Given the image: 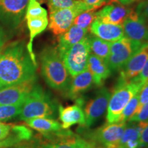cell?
Returning <instances> with one entry per match:
<instances>
[{"label": "cell", "instance_id": "1", "mask_svg": "<svg viewBox=\"0 0 148 148\" xmlns=\"http://www.w3.org/2000/svg\"><path fill=\"white\" fill-rule=\"evenodd\" d=\"M36 63L24 41L17 40L1 48L0 90L12 85L36 82Z\"/></svg>", "mask_w": 148, "mask_h": 148}, {"label": "cell", "instance_id": "2", "mask_svg": "<svg viewBox=\"0 0 148 148\" xmlns=\"http://www.w3.org/2000/svg\"><path fill=\"white\" fill-rule=\"evenodd\" d=\"M41 75L48 86L64 94L71 77L61 59L57 47L49 46L40 54Z\"/></svg>", "mask_w": 148, "mask_h": 148}, {"label": "cell", "instance_id": "3", "mask_svg": "<svg viewBox=\"0 0 148 148\" xmlns=\"http://www.w3.org/2000/svg\"><path fill=\"white\" fill-rule=\"evenodd\" d=\"M89 143L69 129L54 134H39L22 141L14 148H87Z\"/></svg>", "mask_w": 148, "mask_h": 148}, {"label": "cell", "instance_id": "4", "mask_svg": "<svg viewBox=\"0 0 148 148\" xmlns=\"http://www.w3.org/2000/svg\"><path fill=\"white\" fill-rule=\"evenodd\" d=\"M57 104L40 85L34 84L22 106L19 119L23 121L37 117L54 118Z\"/></svg>", "mask_w": 148, "mask_h": 148}, {"label": "cell", "instance_id": "5", "mask_svg": "<svg viewBox=\"0 0 148 148\" xmlns=\"http://www.w3.org/2000/svg\"><path fill=\"white\" fill-rule=\"evenodd\" d=\"M126 123H106L95 130L80 126L77 132L92 148H118Z\"/></svg>", "mask_w": 148, "mask_h": 148}, {"label": "cell", "instance_id": "6", "mask_svg": "<svg viewBox=\"0 0 148 148\" xmlns=\"http://www.w3.org/2000/svg\"><path fill=\"white\" fill-rule=\"evenodd\" d=\"M143 86L136 82L117 80L113 92L110 95L107 108L106 123L118 122L123 109L133 96L141 89Z\"/></svg>", "mask_w": 148, "mask_h": 148}, {"label": "cell", "instance_id": "7", "mask_svg": "<svg viewBox=\"0 0 148 148\" xmlns=\"http://www.w3.org/2000/svg\"><path fill=\"white\" fill-rule=\"evenodd\" d=\"M90 53L88 36H86L77 43L59 54L70 76L73 77L87 70Z\"/></svg>", "mask_w": 148, "mask_h": 148}, {"label": "cell", "instance_id": "8", "mask_svg": "<svg viewBox=\"0 0 148 148\" xmlns=\"http://www.w3.org/2000/svg\"><path fill=\"white\" fill-rule=\"evenodd\" d=\"M143 44L123 36L121 39L111 42L110 54L106 62L112 71H120L131 57Z\"/></svg>", "mask_w": 148, "mask_h": 148}, {"label": "cell", "instance_id": "9", "mask_svg": "<svg viewBox=\"0 0 148 148\" xmlns=\"http://www.w3.org/2000/svg\"><path fill=\"white\" fill-rule=\"evenodd\" d=\"M91 10L86 3L72 8L60 9L49 13V28L56 36H60L73 25L77 16L84 11Z\"/></svg>", "mask_w": 148, "mask_h": 148}, {"label": "cell", "instance_id": "10", "mask_svg": "<svg viewBox=\"0 0 148 148\" xmlns=\"http://www.w3.org/2000/svg\"><path fill=\"white\" fill-rule=\"evenodd\" d=\"M29 1L0 0V22L8 28H16L23 21Z\"/></svg>", "mask_w": 148, "mask_h": 148}, {"label": "cell", "instance_id": "11", "mask_svg": "<svg viewBox=\"0 0 148 148\" xmlns=\"http://www.w3.org/2000/svg\"><path fill=\"white\" fill-rule=\"evenodd\" d=\"M110 92L106 88H101L93 98L83 105L86 123L84 127L89 128L104 114L108 108Z\"/></svg>", "mask_w": 148, "mask_h": 148}, {"label": "cell", "instance_id": "12", "mask_svg": "<svg viewBox=\"0 0 148 148\" xmlns=\"http://www.w3.org/2000/svg\"><path fill=\"white\" fill-rule=\"evenodd\" d=\"M32 136V131L26 125L0 121V148L14 147Z\"/></svg>", "mask_w": 148, "mask_h": 148}, {"label": "cell", "instance_id": "13", "mask_svg": "<svg viewBox=\"0 0 148 148\" xmlns=\"http://www.w3.org/2000/svg\"><path fill=\"white\" fill-rule=\"evenodd\" d=\"M124 36L145 44L148 42V22L135 10H132L122 24Z\"/></svg>", "mask_w": 148, "mask_h": 148}, {"label": "cell", "instance_id": "14", "mask_svg": "<svg viewBox=\"0 0 148 148\" xmlns=\"http://www.w3.org/2000/svg\"><path fill=\"white\" fill-rule=\"evenodd\" d=\"M148 60V42L144 44L120 70L118 80L129 82L141 71Z\"/></svg>", "mask_w": 148, "mask_h": 148}, {"label": "cell", "instance_id": "15", "mask_svg": "<svg viewBox=\"0 0 148 148\" xmlns=\"http://www.w3.org/2000/svg\"><path fill=\"white\" fill-rule=\"evenodd\" d=\"M36 82L12 85L0 90V105L23 104Z\"/></svg>", "mask_w": 148, "mask_h": 148}, {"label": "cell", "instance_id": "16", "mask_svg": "<svg viewBox=\"0 0 148 148\" xmlns=\"http://www.w3.org/2000/svg\"><path fill=\"white\" fill-rule=\"evenodd\" d=\"M114 1L116 3H109L96 12V18L103 23L122 25L132 9Z\"/></svg>", "mask_w": 148, "mask_h": 148}, {"label": "cell", "instance_id": "17", "mask_svg": "<svg viewBox=\"0 0 148 148\" xmlns=\"http://www.w3.org/2000/svg\"><path fill=\"white\" fill-rule=\"evenodd\" d=\"M93 84L91 73L87 69L72 77L69 87L64 95L69 99L75 101L82 97V94L89 90Z\"/></svg>", "mask_w": 148, "mask_h": 148}, {"label": "cell", "instance_id": "18", "mask_svg": "<svg viewBox=\"0 0 148 148\" xmlns=\"http://www.w3.org/2000/svg\"><path fill=\"white\" fill-rule=\"evenodd\" d=\"M90 31L94 36L110 42H115L124 36L121 25L103 23L97 18L90 25Z\"/></svg>", "mask_w": 148, "mask_h": 148}, {"label": "cell", "instance_id": "19", "mask_svg": "<svg viewBox=\"0 0 148 148\" xmlns=\"http://www.w3.org/2000/svg\"><path fill=\"white\" fill-rule=\"evenodd\" d=\"M147 124V122L127 121L118 148H141L140 135Z\"/></svg>", "mask_w": 148, "mask_h": 148}, {"label": "cell", "instance_id": "20", "mask_svg": "<svg viewBox=\"0 0 148 148\" xmlns=\"http://www.w3.org/2000/svg\"><path fill=\"white\" fill-rule=\"evenodd\" d=\"M59 119L62 123L63 129H69L73 125L79 124L80 126H84L86 123L85 114L82 108L79 105L63 107L58 106Z\"/></svg>", "mask_w": 148, "mask_h": 148}, {"label": "cell", "instance_id": "21", "mask_svg": "<svg viewBox=\"0 0 148 148\" xmlns=\"http://www.w3.org/2000/svg\"><path fill=\"white\" fill-rule=\"evenodd\" d=\"M87 69L91 73L94 84L97 86H102L111 73L106 61L91 53L88 58Z\"/></svg>", "mask_w": 148, "mask_h": 148}, {"label": "cell", "instance_id": "22", "mask_svg": "<svg viewBox=\"0 0 148 148\" xmlns=\"http://www.w3.org/2000/svg\"><path fill=\"white\" fill-rule=\"evenodd\" d=\"M88 32L87 29L80 28L74 25H71L68 30L58 37V45L57 47L58 53L64 52L72 45L80 41L86 36Z\"/></svg>", "mask_w": 148, "mask_h": 148}, {"label": "cell", "instance_id": "23", "mask_svg": "<svg viewBox=\"0 0 148 148\" xmlns=\"http://www.w3.org/2000/svg\"><path fill=\"white\" fill-rule=\"evenodd\" d=\"M25 123L29 127L38 131L40 134H54L63 130L62 125L52 118L37 117L26 120Z\"/></svg>", "mask_w": 148, "mask_h": 148}, {"label": "cell", "instance_id": "24", "mask_svg": "<svg viewBox=\"0 0 148 148\" xmlns=\"http://www.w3.org/2000/svg\"><path fill=\"white\" fill-rule=\"evenodd\" d=\"M27 28L29 32V41L27 45V49L32 57V60L36 63V58L32 50V43L34 38L40 33H42L47 27L49 21L47 16H40V17H29L26 18Z\"/></svg>", "mask_w": 148, "mask_h": 148}, {"label": "cell", "instance_id": "25", "mask_svg": "<svg viewBox=\"0 0 148 148\" xmlns=\"http://www.w3.org/2000/svg\"><path fill=\"white\" fill-rule=\"evenodd\" d=\"M88 42L90 52L107 61L110 54L111 42L101 39L94 35L88 36Z\"/></svg>", "mask_w": 148, "mask_h": 148}, {"label": "cell", "instance_id": "26", "mask_svg": "<svg viewBox=\"0 0 148 148\" xmlns=\"http://www.w3.org/2000/svg\"><path fill=\"white\" fill-rule=\"evenodd\" d=\"M96 10H88L79 14L75 18L73 25L82 29H89L92 22L96 18Z\"/></svg>", "mask_w": 148, "mask_h": 148}, {"label": "cell", "instance_id": "27", "mask_svg": "<svg viewBox=\"0 0 148 148\" xmlns=\"http://www.w3.org/2000/svg\"><path fill=\"white\" fill-rule=\"evenodd\" d=\"M81 0H47V6L49 12L60 9L72 8L84 4Z\"/></svg>", "mask_w": 148, "mask_h": 148}, {"label": "cell", "instance_id": "28", "mask_svg": "<svg viewBox=\"0 0 148 148\" xmlns=\"http://www.w3.org/2000/svg\"><path fill=\"white\" fill-rule=\"evenodd\" d=\"M140 92V91H139ZM139 92L133 96L121 112L118 122H127L136 113L139 103Z\"/></svg>", "mask_w": 148, "mask_h": 148}, {"label": "cell", "instance_id": "29", "mask_svg": "<svg viewBox=\"0 0 148 148\" xmlns=\"http://www.w3.org/2000/svg\"><path fill=\"white\" fill-rule=\"evenodd\" d=\"M22 106L20 105H0V121H8L21 113Z\"/></svg>", "mask_w": 148, "mask_h": 148}, {"label": "cell", "instance_id": "30", "mask_svg": "<svg viewBox=\"0 0 148 148\" xmlns=\"http://www.w3.org/2000/svg\"><path fill=\"white\" fill-rule=\"evenodd\" d=\"M25 18L47 16V10L40 5L38 0H29L25 12Z\"/></svg>", "mask_w": 148, "mask_h": 148}, {"label": "cell", "instance_id": "31", "mask_svg": "<svg viewBox=\"0 0 148 148\" xmlns=\"http://www.w3.org/2000/svg\"><path fill=\"white\" fill-rule=\"evenodd\" d=\"M128 121L135 122H147L148 123V102L142 106V108Z\"/></svg>", "mask_w": 148, "mask_h": 148}, {"label": "cell", "instance_id": "32", "mask_svg": "<svg viewBox=\"0 0 148 148\" xmlns=\"http://www.w3.org/2000/svg\"><path fill=\"white\" fill-rule=\"evenodd\" d=\"M130 81L134 82H136L138 84H140L142 86H144L146 83L148 82V60L145 65H144L143 68L142 69L141 71L138 74L136 77L134 78L131 79Z\"/></svg>", "mask_w": 148, "mask_h": 148}, {"label": "cell", "instance_id": "33", "mask_svg": "<svg viewBox=\"0 0 148 148\" xmlns=\"http://www.w3.org/2000/svg\"><path fill=\"white\" fill-rule=\"evenodd\" d=\"M148 102V82L144 85L139 92V103H138L137 112L142 106Z\"/></svg>", "mask_w": 148, "mask_h": 148}, {"label": "cell", "instance_id": "34", "mask_svg": "<svg viewBox=\"0 0 148 148\" xmlns=\"http://www.w3.org/2000/svg\"><path fill=\"white\" fill-rule=\"evenodd\" d=\"M135 10L143 16L148 22V0H143L140 1L137 5Z\"/></svg>", "mask_w": 148, "mask_h": 148}, {"label": "cell", "instance_id": "35", "mask_svg": "<svg viewBox=\"0 0 148 148\" xmlns=\"http://www.w3.org/2000/svg\"><path fill=\"white\" fill-rule=\"evenodd\" d=\"M83 1L86 3L90 9L97 10L101 8L102 5L106 4L107 0H83Z\"/></svg>", "mask_w": 148, "mask_h": 148}, {"label": "cell", "instance_id": "36", "mask_svg": "<svg viewBox=\"0 0 148 148\" xmlns=\"http://www.w3.org/2000/svg\"><path fill=\"white\" fill-rule=\"evenodd\" d=\"M140 143L141 148L148 146V124L143 129L140 137Z\"/></svg>", "mask_w": 148, "mask_h": 148}, {"label": "cell", "instance_id": "37", "mask_svg": "<svg viewBox=\"0 0 148 148\" xmlns=\"http://www.w3.org/2000/svg\"><path fill=\"white\" fill-rule=\"evenodd\" d=\"M7 40V36L3 29L0 26V48L3 47Z\"/></svg>", "mask_w": 148, "mask_h": 148}, {"label": "cell", "instance_id": "38", "mask_svg": "<svg viewBox=\"0 0 148 148\" xmlns=\"http://www.w3.org/2000/svg\"><path fill=\"white\" fill-rule=\"evenodd\" d=\"M116 2L121 3L122 5H129L132 4V3H136V2H140V1H143V0H114Z\"/></svg>", "mask_w": 148, "mask_h": 148}, {"label": "cell", "instance_id": "39", "mask_svg": "<svg viewBox=\"0 0 148 148\" xmlns=\"http://www.w3.org/2000/svg\"><path fill=\"white\" fill-rule=\"evenodd\" d=\"M87 148H92V147H91V145H90V144H89V145H88V147Z\"/></svg>", "mask_w": 148, "mask_h": 148}, {"label": "cell", "instance_id": "40", "mask_svg": "<svg viewBox=\"0 0 148 148\" xmlns=\"http://www.w3.org/2000/svg\"><path fill=\"white\" fill-rule=\"evenodd\" d=\"M39 1H41V2H43V1H45V0H39Z\"/></svg>", "mask_w": 148, "mask_h": 148}, {"label": "cell", "instance_id": "41", "mask_svg": "<svg viewBox=\"0 0 148 148\" xmlns=\"http://www.w3.org/2000/svg\"><path fill=\"white\" fill-rule=\"evenodd\" d=\"M143 148H148V146H146V147H144Z\"/></svg>", "mask_w": 148, "mask_h": 148}, {"label": "cell", "instance_id": "42", "mask_svg": "<svg viewBox=\"0 0 148 148\" xmlns=\"http://www.w3.org/2000/svg\"><path fill=\"white\" fill-rule=\"evenodd\" d=\"M2 48V47H1ZM1 48H0V53H1Z\"/></svg>", "mask_w": 148, "mask_h": 148}]
</instances>
